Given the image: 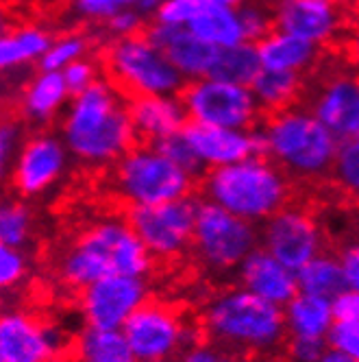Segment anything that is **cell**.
I'll return each instance as SVG.
<instances>
[{"label":"cell","instance_id":"28","mask_svg":"<svg viewBox=\"0 0 359 362\" xmlns=\"http://www.w3.org/2000/svg\"><path fill=\"white\" fill-rule=\"evenodd\" d=\"M188 27L205 42H209L216 48H231L246 42L244 29L238 16V9L233 7H220L212 5L207 9H202Z\"/></svg>","mask_w":359,"mask_h":362},{"label":"cell","instance_id":"49","mask_svg":"<svg viewBox=\"0 0 359 362\" xmlns=\"http://www.w3.org/2000/svg\"><path fill=\"white\" fill-rule=\"evenodd\" d=\"M318 362H357V360L348 358V356H346V354H342V351H336V349L327 347Z\"/></svg>","mask_w":359,"mask_h":362},{"label":"cell","instance_id":"2","mask_svg":"<svg viewBox=\"0 0 359 362\" xmlns=\"http://www.w3.org/2000/svg\"><path fill=\"white\" fill-rule=\"evenodd\" d=\"M152 255L129 221L102 218L90 225L61 255L59 277L72 288H87L107 275L144 277Z\"/></svg>","mask_w":359,"mask_h":362},{"label":"cell","instance_id":"27","mask_svg":"<svg viewBox=\"0 0 359 362\" xmlns=\"http://www.w3.org/2000/svg\"><path fill=\"white\" fill-rule=\"evenodd\" d=\"M76 362H140L122 329L85 327L74 343Z\"/></svg>","mask_w":359,"mask_h":362},{"label":"cell","instance_id":"4","mask_svg":"<svg viewBox=\"0 0 359 362\" xmlns=\"http://www.w3.org/2000/svg\"><path fill=\"white\" fill-rule=\"evenodd\" d=\"M205 201L248 223H266L284 210L292 186L288 175L266 155H252L238 164L212 168L202 179Z\"/></svg>","mask_w":359,"mask_h":362},{"label":"cell","instance_id":"9","mask_svg":"<svg viewBox=\"0 0 359 362\" xmlns=\"http://www.w3.org/2000/svg\"><path fill=\"white\" fill-rule=\"evenodd\" d=\"M316 79L305 88L303 105L340 142L359 138V72L346 66L324 68V57L314 70Z\"/></svg>","mask_w":359,"mask_h":362},{"label":"cell","instance_id":"50","mask_svg":"<svg viewBox=\"0 0 359 362\" xmlns=\"http://www.w3.org/2000/svg\"><path fill=\"white\" fill-rule=\"evenodd\" d=\"M244 0H209V5H220V7H233L238 9Z\"/></svg>","mask_w":359,"mask_h":362},{"label":"cell","instance_id":"52","mask_svg":"<svg viewBox=\"0 0 359 362\" xmlns=\"http://www.w3.org/2000/svg\"><path fill=\"white\" fill-rule=\"evenodd\" d=\"M48 362H76L74 358H68V356H55L53 360H48Z\"/></svg>","mask_w":359,"mask_h":362},{"label":"cell","instance_id":"29","mask_svg":"<svg viewBox=\"0 0 359 362\" xmlns=\"http://www.w3.org/2000/svg\"><path fill=\"white\" fill-rule=\"evenodd\" d=\"M296 277L298 291L307 295H316L333 301L342 291H346V279L340 257L329 253H318L314 260H310L300 271H296Z\"/></svg>","mask_w":359,"mask_h":362},{"label":"cell","instance_id":"31","mask_svg":"<svg viewBox=\"0 0 359 362\" xmlns=\"http://www.w3.org/2000/svg\"><path fill=\"white\" fill-rule=\"evenodd\" d=\"M33 212L20 201H7L0 210V243L3 247H27L33 236Z\"/></svg>","mask_w":359,"mask_h":362},{"label":"cell","instance_id":"7","mask_svg":"<svg viewBox=\"0 0 359 362\" xmlns=\"http://www.w3.org/2000/svg\"><path fill=\"white\" fill-rule=\"evenodd\" d=\"M194 179L176 166L155 144H135L114 164L111 184L116 194L131 208H146L190 197Z\"/></svg>","mask_w":359,"mask_h":362},{"label":"cell","instance_id":"22","mask_svg":"<svg viewBox=\"0 0 359 362\" xmlns=\"http://www.w3.org/2000/svg\"><path fill=\"white\" fill-rule=\"evenodd\" d=\"M72 94L61 72L37 70L20 90L18 107L24 120L46 124L70 105Z\"/></svg>","mask_w":359,"mask_h":362},{"label":"cell","instance_id":"32","mask_svg":"<svg viewBox=\"0 0 359 362\" xmlns=\"http://www.w3.org/2000/svg\"><path fill=\"white\" fill-rule=\"evenodd\" d=\"M274 5L276 0H244L238 7L246 42L257 44L276 29Z\"/></svg>","mask_w":359,"mask_h":362},{"label":"cell","instance_id":"46","mask_svg":"<svg viewBox=\"0 0 359 362\" xmlns=\"http://www.w3.org/2000/svg\"><path fill=\"white\" fill-rule=\"evenodd\" d=\"M340 262H342V269H344L346 288L359 291V240L342 249Z\"/></svg>","mask_w":359,"mask_h":362},{"label":"cell","instance_id":"43","mask_svg":"<svg viewBox=\"0 0 359 362\" xmlns=\"http://www.w3.org/2000/svg\"><path fill=\"white\" fill-rule=\"evenodd\" d=\"M178 362H233L229 358L226 349L218 347L216 343H194L188 349L181 351Z\"/></svg>","mask_w":359,"mask_h":362},{"label":"cell","instance_id":"11","mask_svg":"<svg viewBox=\"0 0 359 362\" xmlns=\"http://www.w3.org/2000/svg\"><path fill=\"white\" fill-rule=\"evenodd\" d=\"M178 96L183 100L190 122L194 124L255 129L264 120V114L248 86L205 76V79L188 81Z\"/></svg>","mask_w":359,"mask_h":362},{"label":"cell","instance_id":"30","mask_svg":"<svg viewBox=\"0 0 359 362\" xmlns=\"http://www.w3.org/2000/svg\"><path fill=\"white\" fill-rule=\"evenodd\" d=\"M262 59H260V50L257 44L252 42H242L238 46L222 48L216 64L209 72V76L220 81L229 83H238V86H248L255 81V76L262 72Z\"/></svg>","mask_w":359,"mask_h":362},{"label":"cell","instance_id":"24","mask_svg":"<svg viewBox=\"0 0 359 362\" xmlns=\"http://www.w3.org/2000/svg\"><path fill=\"white\" fill-rule=\"evenodd\" d=\"M286 329L290 339H305V341H327V336L336 323L331 299L298 293L286 308Z\"/></svg>","mask_w":359,"mask_h":362},{"label":"cell","instance_id":"38","mask_svg":"<svg viewBox=\"0 0 359 362\" xmlns=\"http://www.w3.org/2000/svg\"><path fill=\"white\" fill-rule=\"evenodd\" d=\"M327 345L359 362V321L336 319V323H333L327 336Z\"/></svg>","mask_w":359,"mask_h":362},{"label":"cell","instance_id":"19","mask_svg":"<svg viewBox=\"0 0 359 362\" xmlns=\"http://www.w3.org/2000/svg\"><path fill=\"white\" fill-rule=\"evenodd\" d=\"M144 35L157 48L164 50V55L181 72L185 81H196L209 76L220 53V48L200 40L190 27H178V24L150 20L144 29Z\"/></svg>","mask_w":359,"mask_h":362},{"label":"cell","instance_id":"13","mask_svg":"<svg viewBox=\"0 0 359 362\" xmlns=\"http://www.w3.org/2000/svg\"><path fill=\"white\" fill-rule=\"evenodd\" d=\"M70 158L63 138L48 132L29 136L11 164V184L16 192L24 199L46 194L66 175Z\"/></svg>","mask_w":359,"mask_h":362},{"label":"cell","instance_id":"18","mask_svg":"<svg viewBox=\"0 0 359 362\" xmlns=\"http://www.w3.org/2000/svg\"><path fill=\"white\" fill-rule=\"evenodd\" d=\"M183 136L205 168H222L238 164L252 155H264V136L260 124L255 129H226L190 122Z\"/></svg>","mask_w":359,"mask_h":362},{"label":"cell","instance_id":"40","mask_svg":"<svg viewBox=\"0 0 359 362\" xmlns=\"http://www.w3.org/2000/svg\"><path fill=\"white\" fill-rule=\"evenodd\" d=\"M61 74H63V81H66V86H68V90H70L72 96L85 92L87 88H92L100 79L96 64L92 59H87V57L70 64Z\"/></svg>","mask_w":359,"mask_h":362},{"label":"cell","instance_id":"26","mask_svg":"<svg viewBox=\"0 0 359 362\" xmlns=\"http://www.w3.org/2000/svg\"><path fill=\"white\" fill-rule=\"evenodd\" d=\"M53 37L37 24H22L3 33L0 40V68L3 72H16L29 64H39L48 53Z\"/></svg>","mask_w":359,"mask_h":362},{"label":"cell","instance_id":"17","mask_svg":"<svg viewBox=\"0 0 359 362\" xmlns=\"http://www.w3.org/2000/svg\"><path fill=\"white\" fill-rule=\"evenodd\" d=\"M276 29L303 37L320 48L342 37L346 16L342 3L331 0H276Z\"/></svg>","mask_w":359,"mask_h":362},{"label":"cell","instance_id":"34","mask_svg":"<svg viewBox=\"0 0 359 362\" xmlns=\"http://www.w3.org/2000/svg\"><path fill=\"white\" fill-rule=\"evenodd\" d=\"M331 175L338 188L359 203V138L340 142Z\"/></svg>","mask_w":359,"mask_h":362},{"label":"cell","instance_id":"42","mask_svg":"<svg viewBox=\"0 0 359 362\" xmlns=\"http://www.w3.org/2000/svg\"><path fill=\"white\" fill-rule=\"evenodd\" d=\"M24 140H27V138L22 136V127L16 120H5L3 122V129H0V162H3L5 170H7L9 164L16 162Z\"/></svg>","mask_w":359,"mask_h":362},{"label":"cell","instance_id":"45","mask_svg":"<svg viewBox=\"0 0 359 362\" xmlns=\"http://www.w3.org/2000/svg\"><path fill=\"white\" fill-rule=\"evenodd\" d=\"M331 303H333L336 319H340V321H359V291L346 288Z\"/></svg>","mask_w":359,"mask_h":362},{"label":"cell","instance_id":"44","mask_svg":"<svg viewBox=\"0 0 359 362\" xmlns=\"http://www.w3.org/2000/svg\"><path fill=\"white\" fill-rule=\"evenodd\" d=\"M324 341H305V339H292L288 354L292 362H318L324 354Z\"/></svg>","mask_w":359,"mask_h":362},{"label":"cell","instance_id":"33","mask_svg":"<svg viewBox=\"0 0 359 362\" xmlns=\"http://www.w3.org/2000/svg\"><path fill=\"white\" fill-rule=\"evenodd\" d=\"M87 50H90V40L83 33H66L59 40H53L48 53L42 57L37 66L39 70H48V72H63L70 64L87 57Z\"/></svg>","mask_w":359,"mask_h":362},{"label":"cell","instance_id":"35","mask_svg":"<svg viewBox=\"0 0 359 362\" xmlns=\"http://www.w3.org/2000/svg\"><path fill=\"white\" fill-rule=\"evenodd\" d=\"M155 146L164 153V155H168V158L176 164V166H181L183 170H188L192 177H198L200 173H202V164H200V160H198V155L194 153V148H192V144L188 142V138L183 136V132L181 134H176V136H170V138H164V140H159V142H155Z\"/></svg>","mask_w":359,"mask_h":362},{"label":"cell","instance_id":"16","mask_svg":"<svg viewBox=\"0 0 359 362\" xmlns=\"http://www.w3.org/2000/svg\"><path fill=\"white\" fill-rule=\"evenodd\" d=\"M63 345V329L31 313L9 310L0 319V362H48Z\"/></svg>","mask_w":359,"mask_h":362},{"label":"cell","instance_id":"14","mask_svg":"<svg viewBox=\"0 0 359 362\" xmlns=\"http://www.w3.org/2000/svg\"><path fill=\"white\" fill-rule=\"evenodd\" d=\"M146 301L144 277L107 275L81 291V315L87 327L122 329Z\"/></svg>","mask_w":359,"mask_h":362},{"label":"cell","instance_id":"37","mask_svg":"<svg viewBox=\"0 0 359 362\" xmlns=\"http://www.w3.org/2000/svg\"><path fill=\"white\" fill-rule=\"evenodd\" d=\"M207 7H212L209 0H164V5L155 20L166 22V24H178V27H188V24Z\"/></svg>","mask_w":359,"mask_h":362},{"label":"cell","instance_id":"6","mask_svg":"<svg viewBox=\"0 0 359 362\" xmlns=\"http://www.w3.org/2000/svg\"><path fill=\"white\" fill-rule=\"evenodd\" d=\"M102 72L126 96H178L185 88L172 62L164 50L144 33L109 40L100 53Z\"/></svg>","mask_w":359,"mask_h":362},{"label":"cell","instance_id":"47","mask_svg":"<svg viewBox=\"0 0 359 362\" xmlns=\"http://www.w3.org/2000/svg\"><path fill=\"white\" fill-rule=\"evenodd\" d=\"M344 55L346 62L359 72V24H355L344 37Z\"/></svg>","mask_w":359,"mask_h":362},{"label":"cell","instance_id":"39","mask_svg":"<svg viewBox=\"0 0 359 362\" xmlns=\"http://www.w3.org/2000/svg\"><path fill=\"white\" fill-rule=\"evenodd\" d=\"M148 20L135 9V7H122L105 27V33L109 35V40H118V37H131L138 33H144Z\"/></svg>","mask_w":359,"mask_h":362},{"label":"cell","instance_id":"8","mask_svg":"<svg viewBox=\"0 0 359 362\" xmlns=\"http://www.w3.org/2000/svg\"><path fill=\"white\" fill-rule=\"evenodd\" d=\"M255 225L226 212L212 201L198 205L192 249L198 262L214 273L240 269V264L257 249Z\"/></svg>","mask_w":359,"mask_h":362},{"label":"cell","instance_id":"10","mask_svg":"<svg viewBox=\"0 0 359 362\" xmlns=\"http://www.w3.org/2000/svg\"><path fill=\"white\" fill-rule=\"evenodd\" d=\"M122 332L140 362H170L200 341V329L164 301H146Z\"/></svg>","mask_w":359,"mask_h":362},{"label":"cell","instance_id":"15","mask_svg":"<svg viewBox=\"0 0 359 362\" xmlns=\"http://www.w3.org/2000/svg\"><path fill=\"white\" fill-rule=\"evenodd\" d=\"M262 245L274 257L300 271L307 262L322 253V231L312 212L296 205H286L264 223Z\"/></svg>","mask_w":359,"mask_h":362},{"label":"cell","instance_id":"51","mask_svg":"<svg viewBox=\"0 0 359 362\" xmlns=\"http://www.w3.org/2000/svg\"><path fill=\"white\" fill-rule=\"evenodd\" d=\"M118 3H120V7H135L140 0H118Z\"/></svg>","mask_w":359,"mask_h":362},{"label":"cell","instance_id":"25","mask_svg":"<svg viewBox=\"0 0 359 362\" xmlns=\"http://www.w3.org/2000/svg\"><path fill=\"white\" fill-rule=\"evenodd\" d=\"M305 88H307L305 76L294 72L266 70V68H262V72L250 83L252 96L257 100L264 116L290 110L298 105V103H303Z\"/></svg>","mask_w":359,"mask_h":362},{"label":"cell","instance_id":"23","mask_svg":"<svg viewBox=\"0 0 359 362\" xmlns=\"http://www.w3.org/2000/svg\"><path fill=\"white\" fill-rule=\"evenodd\" d=\"M260 59L266 70H281L307 76L322 62V48L303 37L274 29L262 42H257Z\"/></svg>","mask_w":359,"mask_h":362},{"label":"cell","instance_id":"36","mask_svg":"<svg viewBox=\"0 0 359 362\" xmlns=\"http://www.w3.org/2000/svg\"><path fill=\"white\" fill-rule=\"evenodd\" d=\"M29 273V260L22 249L16 247H3L0 249V286L5 291H11L27 279Z\"/></svg>","mask_w":359,"mask_h":362},{"label":"cell","instance_id":"21","mask_svg":"<svg viewBox=\"0 0 359 362\" xmlns=\"http://www.w3.org/2000/svg\"><path fill=\"white\" fill-rule=\"evenodd\" d=\"M129 114L138 142L155 144L181 134L190 124L181 96H135L129 98Z\"/></svg>","mask_w":359,"mask_h":362},{"label":"cell","instance_id":"12","mask_svg":"<svg viewBox=\"0 0 359 362\" xmlns=\"http://www.w3.org/2000/svg\"><path fill=\"white\" fill-rule=\"evenodd\" d=\"M198 205L192 197L176 201L131 208L129 221L142 238L148 253L157 260H172L183 255L194 243Z\"/></svg>","mask_w":359,"mask_h":362},{"label":"cell","instance_id":"3","mask_svg":"<svg viewBox=\"0 0 359 362\" xmlns=\"http://www.w3.org/2000/svg\"><path fill=\"white\" fill-rule=\"evenodd\" d=\"M202 327L212 343L233 354H272L288 334L284 308L246 288L216 295L205 305Z\"/></svg>","mask_w":359,"mask_h":362},{"label":"cell","instance_id":"20","mask_svg":"<svg viewBox=\"0 0 359 362\" xmlns=\"http://www.w3.org/2000/svg\"><path fill=\"white\" fill-rule=\"evenodd\" d=\"M238 277L242 288L279 308H286L300 293L296 271H292L264 247H257L240 264Z\"/></svg>","mask_w":359,"mask_h":362},{"label":"cell","instance_id":"48","mask_svg":"<svg viewBox=\"0 0 359 362\" xmlns=\"http://www.w3.org/2000/svg\"><path fill=\"white\" fill-rule=\"evenodd\" d=\"M162 5H164V0H140V3L135 5V9L150 22V20H155V18H157Z\"/></svg>","mask_w":359,"mask_h":362},{"label":"cell","instance_id":"5","mask_svg":"<svg viewBox=\"0 0 359 362\" xmlns=\"http://www.w3.org/2000/svg\"><path fill=\"white\" fill-rule=\"evenodd\" d=\"M264 155L288 177L322 179L333 170L340 140L305 107L298 105L264 116L260 122Z\"/></svg>","mask_w":359,"mask_h":362},{"label":"cell","instance_id":"41","mask_svg":"<svg viewBox=\"0 0 359 362\" xmlns=\"http://www.w3.org/2000/svg\"><path fill=\"white\" fill-rule=\"evenodd\" d=\"M74 13L98 24H107L122 7L118 0H72Z\"/></svg>","mask_w":359,"mask_h":362},{"label":"cell","instance_id":"53","mask_svg":"<svg viewBox=\"0 0 359 362\" xmlns=\"http://www.w3.org/2000/svg\"><path fill=\"white\" fill-rule=\"evenodd\" d=\"M331 3H342V0H331Z\"/></svg>","mask_w":359,"mask_h":362},{"label":"cell","instance_id":"1","mask_svg":"<svg viewBox=\"0 0 359 362\" xmlns=\"http://www.w3.org/2000/svg\"><path fill=\"white\" fill-rule=\"evenodd\" d=\"M61 138L72 160L92 168L114 166L138 144L126 98L107 76L72 96L61 116Z\"/></svg>","mask_w":359,"mask_h":362}]
</instances>
